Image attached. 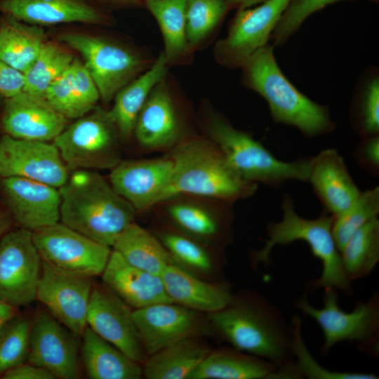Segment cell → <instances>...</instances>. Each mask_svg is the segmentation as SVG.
Masks as SVG:
<instances>
[{
    "instance_id": "34",
    "label": "cell",
    "mask_w": 379,
    "mask_h": 379,
    "mask_svg": "<svg viewBox=\"0 0 379 379\" xmlns=\"http://www.w3.org/2000/svg\"><path fill=\"white\" fill-rule=\"evenodd\" d=\"M74 59L70 51L58 43L46 41L24 73L23 91L44 99L48 87L67 70Z\"/></svg>"
},
{
    "instance_id": "29",
    "label": "cell",
    "mask_w": 379,
    "mask_h": 379,
    "mask_svg": "<svg viewBox=\"0 0 379 379\" xmlns=\"http://www.w3.org/2000/svg\"><path fill=\"white\" fill-rule=\"evenodd\" d=\"M47 36L41 27L0 15V59L23 74L36 59Z\"/></svg>"
},
{
    "instance_id": "36",
    "label": "cell",
    "mask_w": 379,
    "mask_h": 379,
    "mask_svg": "<svg viewBox=\"0 0 379 379\" xmlns=\"http://www.w3.org/2000/svg\"><path fill=\"white\" fill-rule=\"evenodd\" d=\"M32 319L20 312L0 328V378L8 370L27 361Z\"/></svg>"
},
{
    "instance_id": "43",
    "label": "cell",
    "mask_w": 379,
    "mask_h": 379,
    "mask_svg": "<svg viewBox=\"0 0 379 379\" xmlns=\"http://www.w3.org/2000/svg\"><path fill=\"white\" fill-rule=\"evenodd\" d=\"M67 71L81 117L94 109L100 98V93L93 79L80 60L74 58Z\"/></svg>"
},
{
    "instance_id": "4",
    "label": "cell",
    "mask_w": 379,
    "mask_h": 379,
    "mask_svg": "<svg viewBox=\"0 0 379 379\" xmlns=\"http://www.w3.org/2000/svg\"><path fill=\"white\" fill-rule=\"evenodd\" d=\"M281 208L283 213L280 221L268 222L267 239L264 246L254 252L253 264L269 265L271 253L277 246H284L295 241H302L310 248L313 255L321 262V272L312 280L307 291L334 288L346 295L353 293L352 282L343 267L340 251L332 232L333 217L324 211L318 218L307 219L300 216L295 210L292 197L285 193Z\"/></svg>"
},
{
    "instance_id": "16",
    "label": "cell",
    "mask_w": 379,
    "mask_h": 379,
    "mask_svg": "<svg viewBox=\"0 0 379 379\" xmlns=\"http://www.w3.org/2000/svg\"><path fill=\"white\" fill-rule=\"evenodd\" d=\"M133 310L105 285H94L87 314V326L136 362L147 354L134 322Z\"/></svg>"
},
{
    "instance_id": "23",
    "label": "cell",
    "mask_w": 379,
    "mask_h": 379,
    "mask_svg": "<svg viewBox=\"0 0 379 379\" xmlns=\"http://www.w3.org/2000/svg\"><path fill=\"white\" fill-rule=\"evenodd\" d=\"M101 275L104 285L133 310L172 302L160 276L131 265L114 250Z\"/></svg>"
},
{
    "instance_id": "49",
    "label": "cell",
    "mask_w": 379,
    "mask_h": 379,
    "mask_svg": "<svg viewBox=\"0 0 379 379\" xmlns=\"http://www.w3.org/2000/svg\"><path fill=\"white\" fill-rule=\"evenodd\" d=\"M102 4L117 7H133L142 4V0H90Z\"/></svg>"
},
{
    "instance_id": "10",
    "label": "cell",
    "mask_w": 379,
    "mask_h": 379,
    "mask_svg": "<svg viewBox=\"0 0 379 379\" xmlns=\"http://www.w3.org/2000/svg\"><path fill=\"white\" fill-rule=\"evenodd\" d=\"M41 265L31 231L20 227L4 234L0 239V300L18 310L34 302Z\"/></svg>"
},
{
    "instance_id": "21",
    "label": "cell",
    "mask_w": 379,
    "mask_h": 379,
    "mask_svg": "<svg viewBox=\"0 0 379 379\" xmlns=\"http://www.w3.org/2000/svg\"><path fill=\"white\" fill-rule=\"evenodd\" d=\"M0 13L38 26L105 25L110 17L90 0H0Z\"/></svg>"
},
{
    "instance_id": "14",
    "label": "cell",
    "mask_w": 379,
    "mask_h": 379,
    "mask_svg": "<svg viewBox=\"0 0 379 379\" xmlns=\"http://www.w3.org/2000/svg\"><path fill=\"white\" fill-rule=\"evenodd\" d=\"M81 338L40 310L32 321L27 362L45 368L55 378L80 377Z\"/></svg>"
},
{
    "instance_id": "40",
    "label": "cell",
    "mask_w": 379,
    "mask_h": 379,
    "mask_svg": "<svg viewBox=\"0 0 379 379\" xmlns=\"http://www.w3.org/2000/svg\"><path fill=\"white\" fill-rule=\"evenodd\" d=\"M234 7L233 0H187L186 36L187 43L198 44Z\"/></svg>"
},
{
    "instance_id": "51",
    "label": "cell",
    "mask_w": 379,
    "mask_h": 379,
    "mask_svg": "<svg viewBox=\"0 0 379 379\" xmlns=\"http://www.w3.org/2000/svg\"><path fill=\"white\" fill-rule=\"evenodd\" d=\"M267 0H233L234 7L239 8H250L252 6L258 4H262Z\"/></svg>"
},
{
    "instance_id": "48",
    "label": "cell",
    "mask_w": 379,
    "mask_h": 379,
    "mask_svg": "<svg viewBox=\"0 0 379 379\" xmlns=\"http://www.w3.org/2000/svg\"><path fill=\"white\" fill-rule=\"evenodd\" d=\"M13 220L6 209L0 206V239L11 230Z\"/></svg>"
},
{
    "instance_id": "2",
    "label": "cell",
    "mask_w": 379,
    "mask_h": 379,
    "mask_svg": "<svg viewBox=\"0 0 379 379\" xmlns=\"http://www.w3.org/2000/svg\"><path fill=\"white\" fill-rule=\"evenodd\" d=\"M64 225L109 247L133 222L136 211L99 173L76 170L59 188Z\"/></svg>"
},
{
    "instance_id": "25",
    "label": "cell",
    "mask_w": 379,
    "mask_h": 379,
    "mask_svg": "<svg viewBox=\"0 0 379 379\" xmlns=\"http://www.w3.org/2000/svg\"><path fill=\"white\" fill-rule=\"evenodd\" d=\"M133 133L147 148L173 143L178 135V123L168 90L162 80L151 91L136 120Z\"/></svg>"
},
{
    "instance_id": "41",
    "label": "cell",
    "mask_w": 379,
    "mask_h": 379,
    "mask_svg": "<svg viewBox=\"0 0 379 379\" xmlns=\"http://www.w3.org/2000/svg\"><path fill=\"white\" fill-rule=\"evenodd\" d=\"M159 239L175 263L182 268L200 273L213 270L211 256L194 241L175 233L163 234Z\"/></svg>"
},
{
    "instance_id": "32",
    "label": "cell",
    "mask_w": 379,
    "mask_h": 379,
    "mask_svg": "<svg viewBox=\"0 0 379 379\" xmlns=\"http://www.w3.org/2000/svg\"><path fill=\"white\" fill-rule=\"evenodd\" d=\"M344 270L352 283L369 275L379 262V220L357 230L340 251Z\"/></svg>"
},
{
    "instance_id": "30",
    "label": "cell",
    "mask_w": 379,
    "mask_h": 379,
    "mask_svg": "<svg viewBox=\"0 0 379 379\" xmlns=\"http://www.w3.org/2000/svg\"><path fill=\"white\" fill-rule=\"evenodd\" d=\"M112 248L131 265L156 275L176 264L160 239L134 222L119 235Z\"/></svg>"
},
{
    "instance_id": "20",
    "label": "cell",
    "mask_w": 379,
    "mask_h": 379,
    "mask_svg": "<svg viewBox=\"0 0 379 379\" xmlns=\"http://www.w3.org/2000/svg\"><path fill=\"white\" fill-rule=\"evenodd\" d=\"M132 314L147 356L191 337L199 322L198 312L172 302L135 309Z\"/></svg>"
},
{
    "instance_id": "46",
    "label": "cell",
    "mask_w": 379,
    "mask_h": 379,
    "mask_svg": "<svg viewBox=\"0 0 379 379\" xmlns=\"http://www.w3.org/2000/svg\"><path fill=\"white\" fill-rule=\"evenodd\" d=\"M24 74L0 59V95L5 98L23 91Z\"/></svg>"
},
{
    "instance_id": "31",
    "label": "cell",
    "mask_w": 379,
    "mask_h": 379,
    "mask_svg": "<svg viewBox=\"0 0 379 379\" xmlns=\"http://www.w3.org/2000/svg\"><path fill=\"white\" fill-rule=\"evenodd\" d=\"M209 352L201 343L186 338L150 355L142 373L148 379H189Z\"/></svg>"
},
{
    "instance_id": "6",
    "label": "cell",
    "mask_w": 379,
    "mask_h": 379,
    "mask_svg": "<svg viewBox=\"0 0 379 379\" xmlns=\"http://www.w3.org/2000/svg\"><path fill=\"white\" fill-rule=\"evenodd\" d=\"M323 307L313 306L305 288L296 299L295 307L319 326L323 334L320 348L326 355L337 344L344 341L356 345L363 353L379 357V293L375 291L366 300H359L350 312L338 304L339 291L334 288L324 289Z\"/></svg>"
},
{
    "instance_id": "12",
    "label": "cell",
    "mask_w": 379,
    "mask_h": 379,
    "mask_svg": "<svg viewBox=\"0 0 379 379\" xmlns=\"http://www.w3.org/2000/svg\"><path fill=\"white\" fill-rule=\"evenodd\" d=\"M93 277L62 270L42 260L36 300L79 337L87 327Z\"/></svg>"
},
{
    "instance_id": "50",
    "label": "cell",
    "mask_w": 379,
    "mask_h": 379,
    "mask_svg": "<svg viewBox=\"0 0 379 379\" xmlns=\"http://www.w3.org/2000/svg\"><path fill=\"white\" fill-rule=\"evenodd\" d=\"M20 310L0 300V328L9 319L15 315Z\"/></svg>"
},
{
    "instance_id": "3",
    "label": "cell",
    "mask_w": 379,
    "mask_h": 379,
    "mask_svg": "<svg viewBox=\"0 0 379 379\" xmlns=\"http://www.w3.org/2000/svg\"><path fill=\"white\" fill-rule=\"evenodd\" d=\"M241 67L244 84L266 100L275 123L295 127L307 138L335 128L328 106L312 100L284 75L272 44L260 49Z\"/></svg>"
},
{
    "instance_id": "27",
    "label": "cell",
    "mask_w": 379,
    "mask_h": 379,
    "mask_svg": "<svg viewBox=\"0 0 379 379\" xmlns=\"http://www.w3.org/2000/svg\"><path fill=\"white\" fill-rule=\"evenodd\" d=\"M80 351L84 368L91 379H139L143 375L138 362L88 326L81 337Z\"/></svg>"
},
{
    "instance_id": "11",
    "label": "cell",
    "mask_w": 379,
    "mask_h": 379,
    "mask_svg": "<svg viewBox=\"0 0 379 379\" xmlns=\"http://www.w3.org/2000/svg\"><path fill=\"white\" fill-rule=\"evenodd\" d=\"M32 232L41 260L69 272L101 275L110 257V247L100 244L62 222Z\"/></svg>"
},
{
    "instance_id": "13",
    "label": "cell",
    "mask_w": 379,
    "mask_h": 379,
    "mask_svg": "<svg viewBox=\"0 0 379 379\" xmlns=\"http://www.w3.org/2000/svg\"><path fill=\"white\" fill-rule=\"evenodd\" d=\"M291 0H267L258 6L239 8L227 36L219 41V60L230 67H242L267 45L271 35Z\"/></svg>"
},
{
    "instance_id": "35",
    "label": "cell",
    "mask_w": 379,
    "mask_h": 379,
    "mask_svg": "<svg viewBox=\"0 0 379 379\" xmlns=\"http://www.w3.org/2000/svg\"><path fill=\"white\" fill-rule=\"evenodd\" d=\"M142 3L158 22L168 61L182 54L188 44L186 36L187 0H142Z\"/></svg>"
},
{
    "instance_id": "38",
    "label": "cell",
    "mask_w": 379,
    "mask_h": 379,
    "mask_svg": "<svg viewBox=\"0 0 379 379\" xmlns=\"http://www.w3.org/2000/svg\"><path fill=\"white\" fill-rule=\"evenodd\" d=\"M302 319L294 314L290 324L292 331V350L295 368L299 379H378L370 373H358L329 370L321 366L312 357L304 341L302 332Z\"/></svg>"
},
{
    "instance_id": "7",
    "label": "cell",
    "mask_w": 379,
    "mask_h": 379,
    "mask_svg": "<svg viewBox=\"0 0 379 379\" xmlns=\"http://www.w3.org/2000/svg\"><path fill=\"white\" fill-rule=\"evenodd\" d=\"M208 133L229 165L246 181L274 187L291 180L308 182L310 158L279 160L251 134L220 117L211 119Z\"/></svg>"
},
{
    "instance_id": "5",
    "label": "cell",
    "mask_w": 379,
    "mask_h": 379,
    "mask_svg": "<svg viewBox=\"0 0 379 379\" xmlns=\"http://www.w3.org/2000/svg\"><path fill=\"white\" fill-rule=\"evenodd\" d=\"M170 157L173 173L160 202L181 194L231 201L251 196L257 189L256 183L246 181L232 169L213 142H186Z\"/></svg>"
},
{
    "instance_id": "33",
    "label": "cell",
    "mask_w": 379,
    "mask_h": 379,
    "mask_svg": "<svg viewBox=\"0 0 379 379\" xmlns=\"http://www.w3.org/2000/svg\"><path fill=\"white\" fill-rule=\"evenodd\" d=\"M352 128L359 136L379 135L378 69L368 67L357 81L350 109Z\"/></svg>"
},
{
    "instance_id": "19",
    "label": "cell",
    "mask_w": 379,
    "mask_h": 379,
    "mask_svg": "<svg viewBox=\"0 0 379 379\" xmlns=\"http://www.w3.org/2000/svg\"><path fill=\"white\" fill-rule=\"evenodd\" d=\"M67 120L45 99L22 91L5 98L0 125L13 138L48 142L65 128Z\"/></svg>"
},
{
    "instance_id": "37",
    "label": "cell",
    "mask_w": 379,
    "mask_h": 379,
    "mask_svg": "<svg viewBox=\"0 0 379 379\" xmlns=\"http://www.w3.org/2000/svg\"><path fill=\"white\" fill-rule=\"evenodd\" d=\"M379 213V188L361 192L355 201L333 217L332 232L340 251L350 237Z\"/></svg>"
},
{
    "instance_id": "8",
    "label": "cell",
    "mask_w": 379,
    "mask_h": 379,
    "mask_svg": "<svg viewBox=\"0 0 379 379\" xmlns=\"http://www.w3.org/2000/svg\"><path fill=\"white\" fill-rule=\"evenodd\" d=\"M117 132L107 112L98 109L67 126L53 143L69 170L114 168L119 163Z\"/></svg>"
},
{
    "instance_id": "44",
    "label": "cell",
    "mask_w": 379,
    "mask_h": 379,
    "mask_svg": "<svg viewBox=\"0 0 379 379\" xmlns=\"http://www.w3.org/2000/svg\"><path fill=\"white\" fill-rule=\"evenodd\" d=\"M67 70L51 84L44 99L67 119H77L80 118L81 115Z\"/></svg>"
},
{
    "instance_id": "52",
    "label": "cell",
    "mask_w": 379,
    "mask_h": 379,
    "mask_svg": "<svg viewBox=\"0 0 379 379\" xmlns=\"http://www.w3.org/2000/svg\"><path fill=\"white\" fill-rule=\"evenodd\" d=\"M370 1L375 2V1H378V0H370Z\"/></svg>"
},
{
    "instance_id": "15",
    "label": "cell",
    "mask_w": 379,
    "mask_h": 379,
    "mask_svg": "<svg viewBox=\"0 0 379 379\" xmlns=\"http://www.w3.org/2000/svg\"><path fill=\"white\" fill-rule=\"evenodd\" d=\"M69 169L53 142L13 138H0V178L20 177L61 187Z\"/></svg>"
},
{
    "instance_id": "28",
    "label": "cell",
    "mask_w": 379,
    "mask_h": 379,
    "mask_svg": "<svg viewBox=\"0 0 379 379\" xmlns=\"http://www.w3.org/2000/svg\"><path fill=\"white\" fill-rule=\"evenodd\" d=\"M168 62L164 53H161L148 71L122 87L115 95L113 107L107 112L122 138L131 136L149 95L164 79Z\"/></svg>"
},
{
    "instance_id": "45",
    "label": "cell",
    "mask_w": 379,
    "mask_h": 379,
    "mask_svg": "<svg viewBox=\"0 0 379 379\" xmlns=\"http://www.w3.org/2000/svg\"><path fill=\"white\" fill-rule=\"evenodd\" d=\"M353 158L366 173L378 176L379 174V135L361 137L356 146Z\"/></svg>"
},
{
    "instance_id": "9",
    "label": "cell",
    "mask_w": 379,
    "mask_h": 379,
    "mask_svg": "<svg viewBox=\"0 0 379 379\" xmlns=\"http://www.w3.org/2000/svg\"><path fill=\"white\" fill-rule=\"evenodd\" d=\"M58 39L82 56L104 102L112 100L141 67V61L135 54L104 38L83 32H65Z\"/></svg>"
},
{
    "instance_id": "42",
    "label": "cell",
    "mask_w": 379,
    "mask_h": 379,
    "mask_svg": "<svg viewBox=\"0 0 379 379\" xmlns=\"http://www.w3.org/2000/svg\"><path fill=\"white\" fill-rule=\"evenodd\" d=\"M340 1L343 0H291L271 35L272 46H283L312 13Z\"/></svg>"
},
{
    "instance_id": "47",
    "label": "cell",
    "mask_w": 379,
    "mask_h": 379,
    "mask_svg": "<svg viewBox=\"0 0 379 379\" xmlns=\"http://www.w3.org/2000/svg\"><path fill=\"white\" fill-rule=\"evenodd\" d=\"M2 379H55V376L44 368L25 362L16 366L1 376Z\"/></svg>"
},
{
    "instance_id": "22",
    "label": "cell",
    "mask_w": 379,
    "mask_h": 379,
    "mask_svg": "<svg viewBox=\"0 0 379 379\" xmlns=\"http://www.w3.org/2000/svg\"><path fill=\"white\" fill-rule=\"evenodd\" d=\"M308 182L332 216L350 206L361 191L350 176L343 158L333 148L310 158Z\"/></svg>"
},
{
    "instance_id": "24",
    "label": "cell",
    "mask_w": 379,
    "mask_h": 379,
    "mask_svg": "<svg viewBox=\"0 0 379 379\" xmlns=\"http://www.w3.org/2000/svg\"><path fill=\"white\" fill-rule=\"evenodd\" d=\"M160 277L173 302L197 312H217L233 298L227 285L204 281L176 264L168 265Z\"/></svg>"
},
{
    "instance_id": "1",
    "label": "cell",
    "mask_w": 379,
    "mask_h": 379,
    "mask_svg": "<svg viewBox=\"0 0 379 379\" xmlns=\"http://www.w3.org/2000/svg\"><path fill=\"white\" fill-rule=\"evenodd\" d=\"M213 326L233 348L266 359L280 379H299L292 350V331L281 310L259 293L235 296L225 308L210 314Z\"/></svg>"
},
{
    "instance_id": "18",
    "label": "cell",
    "mask_w": 379,
    "mask_h": 379,
    "mask_svg": "<svg viewBox=\"0 0 379 379\" xmlns=\"http://www.w3.org/2000/svg\"><path fill=\"white\" fill-rule=\"evenodd\" d=\"M171 157L119 162L111 171L110 185L136 211L160 203L171 178Z\"/></svg>"
},
{
    "instance_id": "39",
    "label": "cell",
    "mask_w": 379,
    "mask_h": 379,
    "mask_svg": "<svg viewBox=\"0 0 379 379\" xmlns=\"http://www.w3.org/2000/svg\"><path fill=\"white\" fill-rule=\"evenodd\" d=\"M166 212L180 228L197 237H221L227 230L225 220L194 204H173L167 208Z\"/></svg>"
},
{
    "instance_id": "17",
    "label": "cell",
    "mask_w": 379,
    "mask_h": 379,
    "mask_svg": "<svg viewBox=\"0 0 379 379\" xmlns=\"http://www.w3.org/2000/svg\"><path fill=\"white\" fill-rule=\"evenodd\" d=\"M0 195L13 221L31 232L59 222L58 188L20 178H1Z\"/></svg>"
},
{
    "instance_id": "26",
    "label": "cell",
    "mask_w": 379,
    "mask_h": 379,
    "mask_svg": "<svg viewBox=\"0 0 379 379\" xmlns=\"http://www.w3.org/2000/svg\"><path fill=\"white\" fill-rule=\"evenodd\" d=\"M189 379H280L272 362L236 349L209 352Z\"/></svg>"
}]
</instances>
